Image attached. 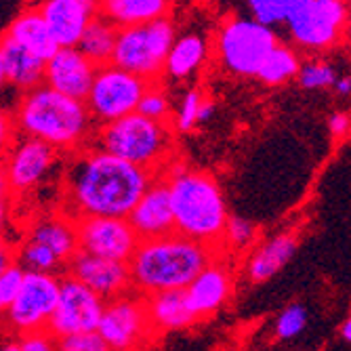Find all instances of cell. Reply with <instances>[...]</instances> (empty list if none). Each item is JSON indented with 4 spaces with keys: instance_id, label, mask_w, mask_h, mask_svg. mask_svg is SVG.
Returning <instances> with one entry per match:
<instances>
[{
    "instance_id": "6da1fadb",
    "label": "cell",
    "mask_w": 351,
    "mask_h": 351,
    "mask_svg": "<svg viewBox=\"0 0 351 351\" xmlns=\"http://www.w3.org/2000/svg\"><path fill=\"white\" fill-rule=\"evenodd\" d=\"M156 175L97 147L72 152L66 169V213L72 219L86 215L126 217Z\"/></svg>"
},
{
    "instance_id": "7a4b0ae2",
    "label": "cell",
    "mask_w": 351,
    "mask_h": 351,
    "mask_svg": "<svg viewBox=\"0 0 351 351\" xmlns=\"http://www.w3.org/2000/svg\"><path fill=\"white\" fill-rule=\"evenodd\" d=\"M13 114L21 135L36 137L59 154H72L90 145L97 129L82 99L63 95L45 82L21 93Z\"/></svg>"
},
{
    "instance_id": "3957f363",
    "label": "cell",
    "mask_w": 351,
    "mask_h": 351,
    "mask_svg": "<svg viewBox=\"0 0 351 351\" xmlns=\"http://www.w3.org/2000/svg\"><path fill=\"white\" fill-rule=\"evenodd\" d=\"M215 254V248L179 232L139 240L129 259L133 291L141 295L183 291L210 263Z\"/></svg>"
},
{
    "instance_id": "277c9868",
    "label": "cell",
    "mask_w": 351,
    "mask_h": 351,
    "mask_svg": "<svg viewBox=\"0 0 351 351\" xmlns=\"http://www.w3.org/2000/svg\"><path fill=\"white\" fill-rule=\"evenodd\" d=\"M162 175L171 191L175 232L219 252L223 246V230L230 217L219 183L204 171L187 169L173 160Z\"/></svg>"
},
{
    "instance_id": "5b68a950",
    "label": "cell",
    "mask_w": 351,
    "mask_h": 351,
    "mask_svg": "<svg viewBox=\"0 0 351 351\" xmlns=\"http://www.w3.org/2000/svg\"><path fill=\"white\" fill-rule=\"evenodd\" d=\"M90 143L158 175L173 160L175 137L169 120H154L131 112L118 120L97 124Z\"/></svg>"
},
{
    "instance_id": "8992f818",
    "label": "cell",
    "mask_w": 351,
    "mask_h": 351,
    "mask_svg": "<svg viewBox=\"0 0 351 351\" xmlns=\"http://www.w3.org/2000/svg\"><path fill=\"white\" fill-rule=\"evenodd\" d=\"M175 38V23L169 17L118 27L112 63L141 76L147 82L162 80L165 61Z\"/></svg>"
},
{
    "instance_id": "52a82bcc",
    "label": "cell",
    "mask_w": 351,
    "mask_h": 351,
    "mask_svg": "<svg viewBox=\"0 0 351 351\" xmlns=\"http://www.w3.org/2000/svg\"><path fill=\"white\" fill-rule=\"evenodd\" d=\"M76 250L78 238L74 219L61 213L38 219L27 230L19 246H15V259L32 271L63 274Z\"/></svg>"
},
{
    "instance_id": "ba28073f",
    "label": "cell",
    "mask_w": 351,
    "mask_h": 351,
    "mask_svg": "<svg viewBox=\"0 0 351 351\" xmlns=\"http://www.w3.org/2000/svg\"><path fill=\"white\" fill-rule=\"evenodd\" d=\"M276 45V32L257 19H228L217 34L219 61L234 76H257L261 61Z\"/></svg>"
},
{
    "instance_id": "9c48e42d",
    "label": "cell",
    "mask_w": 351,
    "mask_h": 351,
    "mask_svg": "<svg viewBox=\"0 0 351 351\" xmlns=\"http://www.w3.org/2000/svg\"><path fill=\"white\" fill-rule=\"evenodd\" d=\"M97 332L108 349L118 351L149 347L160 337L149 320L145 295L137 291H129L106 301Z\"/></svg>"
},
{
    "instance_id": "30bf717a",
    "label": "cell",
    "mask_w": 351,
    "mask_h": 351,
    "mask_svg": "<svg viewBox=\"0 0 351 351\" xmlns=\"http://www.w3.org/2000/svg\"><path fill=\"white\" fill-rule=\"evenodd\" d=\"M149 82L141 76L118 68L116 63L97 66L84 104L97 124L118 120L131 112H137L139 99Z\"/></svg>"
},
{
    "instance_id": "8fae6325",
    "label": "cell",
    "mask_w": 351,
    "mask_h": 351,
    "mask_svg": "<svg viewBox=\"0 0 351 351\" xmlns=\"http://www.w3.org/2000/svg\"><path fill=\"white\" fill-rule=\"evenodd\" d=\"M61 274L25 269L23 284L13 303L3 311L7 326L15 332H29L49 326L59 297Z\"/></svg>"
},
{
    "instance_id": "7c38bea8",
    "label": "cell",
    "mask_w": 351,
    "mask_h": 351,
    "mask_svg": "<svg viewBox=\"0 0 351 351\" xmlns=\"http://www.w3.org/2000/svg\"><path fill=\"white\" fill-rule=\"evenodd\" d=\"M347 19V7L339 0H301L286 25L299 47L322 51L337 45Z\"/></svg>"
},
{
    "instance_id": "4fadbf2b",
    "label": "cell",
    "mask_w": 351,
    "mask_h": 351,
    "mask_svg": "<svg viewBox=\"0 0 351 351\" xmlns=\"http://www.w3.org/2000/svg\"><path fill=\"white\" fill-rule=\"evenodd\" d=\"M104 305L106 301L97 293H93L88 286H84L70 274H61L57 305L47 328L55 337V341L74 332L97 330Z\"/></svg>"
},
{
    "instance_id": "5bb4252c",
    "label": "cell",
    "mask_w": 351,
    "mask_h": 351,
    "mask_svg": "<svg viewBox=\"0 0 351 351\" xmlns=\"http://www.w3.org/2000/svg\"><path fill=\"white\" fill-rule=\"evenodd\" d=\"M78 248L99 257L129 261L139 244V236L126 217L86 215L74 219Z\"/></svg>"
},
{
    "instance_id": "9a60e30c",
    "label": "cell",
    "mask_w": 351,
    "mask_h": 351,
    "mask_svg": "<svg viewBox=\"0 0 351 351\" xmlns=\"http://www.w3.org/2000/svg\"><path fill=\"white\" fill-rule=\"evenodd\" d=\"M57 158L59 152L53 145L36 137H17V141L3 158L11 194L17 196L40 185L55 169Z\"/></svg>"
},
{
    "instance_id": "2e32d148",
    "label": "cell",
    "mask_w": 351,
    "mask_h": 351,
    "mask_svg": "<svg viewBox=\"0 0 351 351\" xmlns=\"http://www.w3.org/2000/svg\"><path fill=\"white\" fill-rule=\"evenodd\" d=\"M63 274H70L72 278L88 286V289L93 293H97L104 301L133 291L129 261L99 257V254H93L80 248L68 261Z\"/></svg>"
},
{
    "instance_id": "e0dca14e",
    "label": "cell",
    "mask_w": 351,
    "mask_h": 351,
    "mask_svg": "<svg viewBox=\"0 0 351 351\" xmlns=\"http://www.w3.org/2000/svg\"><path fill=\"white\" fill-rule=\"evenodd\" d=\"M141 240L158 238L175 232V217L171 206V191L162 173H158L139 196L131 213L126 215Z\"/></svg>"
},
{
    "instance_id": "ac0fdd59",
    "label": "cell",
    "mask_w": 351,
    "mask_h": 351,
    "mask_svg": "<svg viewBox=\"0 0 351 351\" xmlns=\"http://www.w3.org/2000/svg\"><path fill=\"white\" fill-rule=\"evenodd\" d=\"M95 72L97 66L78 47H59L45 61V84L84 101Z\"/></svg>"
},
{
    "instance_id": "d6986e66",
    "label": "cell",
    "mask_w": 351,
    "mask_h": 351,
    "mask_svg": "<svg viewBox=\"0 0 351 351\" xmlns=\"http://www.w3.org/2000/svg\"><path fill=\"white\" fill-rule=\"evenodd\" d=\"M38 11L59 47H76L84 27L99 15V0H43Z\"/></svg>"
},
{
    "instance_id": "ffe728a7",
    "label": "cell",
    "mask_w": 351,
    "mask_h": 351,
    "mask_svg": "<svg viewBox=\"0 0 351 351\" xmlns=\"http://www.w3.org/2000/svg\"><path fill=\"white\" fill-rule=\"evenodd\" d=\"M183 293H185L191 313H194L196 320L200 322L202 317H208L210 313L221 309L230 299L232 295L230 269L223 265L215 254L210 263L185 286Z\"/></svg>"
},
{
    "instance_id": "44dd1931",
    "label": "cell",
    "mask_w": 351,
    "mask_h": 351,
    "mask_svg": "<svg viewBox=\"0 0 351 351\" xmlns=\"http://www.w3.org/2000/svg\"><path fill=\"white\" fill-rule=\"evenodd\" d=\"M0 53H3L7 86L19 95L45 82V59L29 53L7 34L0 36Z\"/></svg>"
},
{
    "instance_id": "7402d4cb",
    "label": "cell",
    "mask_w": 351,
    "mask_h": 351,
    "mask_svg": "<svg viewBox=\"0 0 351 351\" xmlns=\"http://www.w3.org/2000/svg\"><path fill=\"white\" fill-rule=\"evenodd\" d=\"M145 305H147L149 320L158 335L185 330L198 322L187 305L183 291H160V293L145 295Z\"/></svg>"
},
{
    "instance_id": "603a6c76",
    "label": "cell",
    "mask_w": 351,
    "mask_h": 351,
    "mask_svg": "<svg viewBox=\"0 0 351 351\" xmlns=\"http://www.w3.org/2000/svg\"><path fill=\"white\" fill-rule=\"evenodd\" d=\"M7 36L21 45L23 49H27L29 53L43 57L45 61L59 49L53 32L49 29L38 9H27L19 13V17L13 19V23L9 25Z\"/></svg>"
},
{
    "instance_id": "cb8c5ba5",
    "label": "cell",
    "mask_w": 351,
    "mask_h": 351,
    "mask_svg": "<svg viewBox=\"0 0 351 351\" xmlns=\"http://www.w3.org/2000/svg\"><path fill=\"white\" fill-rule=\"evenodd\" d=\"M171 9V0H99V15L110 19L116 27L169 17Z\"/></svg>"
},
{
    "instance_id": "d4e9b609",
    "label": "cell",
    "mask_w": 351,
    "mask_h": 351,
    "mask_svg": "<svg viewBox=\"0 0 351 351\" xmlns=\"http://www.w3.org/2000/svg\"><path fill=\"white\" fill-rule=\"evenodd\" d=\"M206 55H208V47L200 34H183L175 38L165 61L162 78L175 80V82L187 80L202 68Z\"/></svg>"
},
{
    "instance_id": "484cf974",
    "label": "cell",
    "mask_w": 351,
    "mask_h": 351,
    "mask_svg": "<svg viewBox=\"0 0 351 351\" xmlns=\"http://www.w3.org/2000/svg\"><path fill=\"white\" fill-rule=\"evenodd\" d=\"M297 250V238L282 234L276 236L274 240L265 242L261 248L254 250L246 265V276L250 282H265L274 274H278L286 263L293 259V254Z\"/></svg>"
},
{
    "instance_id": "4316f807",
    "label": "cell",
    "mask_w": 351,
    "mask_h": 351,
    "mask_svg": "<svg viewBox=\"0 0 351 351\" xmlns=\"http://www.w3.org/2000/svg\"><path fill=\"white\" fill-rule=\"evenodd\" d=\"M116 34H118V27L110 19L97 15L84 27L76 47L95 63V66H104V63L112 61Z\"/></svg>"
},
{
    "instance_id": "83f0119b",
    "label": "cell",
    "mask_w": 351,
    "mask_h": 351,
    "mask_svg": "<svg viewBox=\"0 0 351 351\" xmlns=\"http://www.w3.org/2000/svg\"><path fill=\"white\" fill-rule=\"evenodd\" d=\"M299 57L291 47H284V45H276L265 59L261 61V66L257 70V78L265 84L278 86L284 84L286 80H291L297 76L299 72Z\"/></svg>"
},
{
    "instance_id": "f1b7e54d",
    "label": "cell",
    "mask_w": 351,
    "mask_h": 351,
    "mask_svg": "<svg viewBox=\"0 0 351 351\" xmlns=\"http://www.w3.org/2000/svg\"><path fill=\"white\" fill-rule=\"evenodd\" d=\"M246 3L254 19L274 27L286 23V19L301 0H246Z\"/></svg>"
},
{
    "instance_id": "f546056e",
    "label": "cell",
    "mask_w": 351,
    "mask_h": 351,
    "mask_svg": "<svg viewBox=\"0 0 351 351\" xmlns=\"http://www.w3.org/2000/svg\"><path fill=\"white\" fill-rule=\"evenodd\" d=\"M137 112L147 118H154V120H169L171 99H169V95L160 80L149 82L145 86L141 99H139V106H137Z\"/></svg>"
},
{
    "instance_id": "4dcf8cb0",
    "label": "cell",
    "mask_w": 351,
    "mask_h": 351,
    "mask_svg": "<svg viewBox=\"0 0 351 351\" xmlns=\"http://www.w3.org/2000/svg\"><path fill=\"white\" fill-rule=\"evenodd\" d=\"M297 78H299V84L303 88L313 90V88L332 86L335 80H337V74H335V68L330 66V63L309 61V63H303V66H299Z\"/></svg>"
},
{
    "instance_id": "1f68e13d",
    "label": "cell",
    "mask_w": 351,
    "mask_h": 351,
    "mask_svg": "<svg viewBox=\"0 0 351 351\" xmlns=\"http://www.w3.org/2000/svg\"><path fill=\"white\" fill-rule=\"evenodd\" d=\"M257 238V228L244 217H228L226 230H223V244H228L236 250L246 248Z\"/></svg>"
},
{
    "instance_id": "d6a6232c",
    "label": "cell",
    "mask_w": 351,
    "mask_h": 351,
    "mask_svg": "<svg viewBox=\"0 0 351 351\" xmlns=\"http://www.w3.org/2000/svg\"><path fill=\"white\" fill-rule=\"evenodd\" d=\"M23 276H25V267L17 259L11 261L5 269H0V307H3V311L17 297L23 284Z\"/></svg>"
},
{
    "instance_id": "836d02e7",
    "label": "cell",
    "mask_w": 351,
    "mask_h": 351,
    "mask_svg": "<svg viewBox=\"0 0 351 351\" xmlns=\"http://www.w3.org/2000/svg\"><path fill=\"white\" fill-rule=\"evenodd\" d=\"M305 324H307V311L295 303L291 307H286L276 320V337L282 341L293 339L305 328Z\"/></svg>"
},
{
    "instance_id": "e575fe53",
    "label": "cell",
    "mask_w": 351,
    "mask_h": 351,
    "mask_svg": "<svg viewBox=\"0 0 351 351\" xmlns=\"http://www.w3.org/2000/svg\"><path fill=\"white\" fill-rule=\"evenodd\" d=\"M55 349L63 351H106V343L99 337L97 330H84V332H74L66 335L55 341Z\"/></svg>"
},
{
    "instance_id": "d590c367",
    "label": "cell",
    "mask_w": 351,
    "mask_h": 351,
    "mask_svg": "<svg viewBox=\"0 0 351 351\" xmlns=\"http://www.w3.org/2000/svg\"><path fill=\"white\" fill-rule=\"evenodd\" d=\"M202 101V95L198 90H187L183 95V99L177 110V120H175V129L181 133L191 131L198 124V108Z\"/></svg>"
},
{
    "instance_id": "8d00e7d4",
    "label": "cell",
    "mask_w": 351,
    "mask_h": 351,
    "mask_svg": "<svg viewBox=\"0 0 351 351\" xmlns=\"http://www.w3.org/2000/svg\"><path fill=\"white\" fill-rule=\"evenodd\" d=\"M5 349H17V351H49V349H55V337L49 332V328L29 330V332L17 335V341L5 345Z\"/></svg>"
},
{
    "instance_id": "74e56055",
    "label": "cell",
    "mask_w": 351,
    "mask_h": 351,
    "mask_svg": "<svg viewBox=\"0 0 351 351\" xmlns=\"http://www.w3.org/2000/svg\"><path fill=\"white\" fill-rule=\"evenodd\" d=\"M17 137H19V129H17L13 110L0 106V160H3L5 154L17 141Z\"/></svg>"
},
{
    "instance_id": "f35d334b",
    "label": "cell",
    "mask_w": 351,
    "mask_h": 351,
    "mask_svg": "<svg viewBox=\"0 0 351 351\" xmlns=\"http://www.w3.org/2000/svg\"><path fill=\"white\" fill-rule=\"evenodd\" d=\"M328 126H330V133H332L335 137H343V135H347L349 129H351V118H349V114H345V112H335V114L330 116V120H328Z\"/></svg>"
},
{
    "instance_id": "ab89813d",
    "label": "cell",
    "mask_w": 351,
    "mask_h": 351,
    "mask_svg": "<svg viewBox=\"0 0 351 351\" xmlns=\"http://www.w3.org/2000/svg\"><path fill=\"white\" fill-rule=\"evenodd\" d=\"M11 261H15V246L0 236V269H5Z\"/></svg>"
},
{
    "instance_id": "60d3db41",
    "label": "cell",
    "mask_w": 351,
    "mask_h": 351,
    "mask_svg": "<svg viewBox=\"0 0 351 351\" xmlns=\"http://www.w3.org/2000/svg\"><path fill=\"white\" fill-rule=\"evenodd\" d=\"M11 198H0V236H3L7 223H9V213H11Z\"/></svg>"
},
{
    "instance_id": "b9f144b4",
    "label": "cell",
    "mask_w": 351,
    "mask_h": 351,
    "mask_svg": "<svg viewBox=\"0 0 351 351\" xmlns=\"http://www.w3.org/2000/svg\"><path fill=\"white\" fill-rule=\"evenodd\" d=\"M215 114V104L210 99H204L200 101V108H198V122H206L210 120V116Z\"/></svg>"
},
{
    "instance_id": "7bdbcfd3",
    "label": "cell",
    "mask_w": 351,
    "mask_h": 351,
    "mask_svg": "<svg viewBox=\"0 0 351 351\" xmlns=\"http://www.w3.org/2000/svg\"><path fill=\"white\" fill-rule=\"evenodd\" d=\"M9 196H13V194H11V187L7 181L5 165H3V160H0V198H9Z\"/></svg>"
},
{
    "instance_id": "ee69618b",
    "label": "cell",
    "mask_w": 351,
    "mask_h": 351,
    "mask_svg": "<svg viewBox=\"0 0 351 351\" xmlns=\"http://www.w3.org/2000/svg\"><path fill=\"white\" fill-rule=\"evenodd\" d=\"M332 86H335V90H337L339 95H349V93H351V76L337 78Z\"/></svg>"
},
{
    "instance_id": "f6af8a7d",
    "label": "cell",
    "mask_w": 351,
    "mask_h": 351,
    "mask_svg": "<svg viewBox=\"0 0 351 351\" xmlns=\"http://www.w3.org/2000/svg\"><path fill=\"white\" fill-rule=\"evenodd\" d=\"M341 337L351 345V315L347 317V320H345V324L341 326Z\"/></svg>"
},
{
    "instance_id": "bcb514c9",
    "label": "cell",
    "mask_w": 351,
    "mask_h": 351,
    "mask_svg": "<svg viewBox=\"0 0 351 351\" xmlns=\"http://www.w3.org/2000/svg\"><path fill=\"white\" fill-rule=\"evenodd\" d=\"M7 88V74H5V63H3V53H0V93Z\"/></svg>"
},
{
    "instance_id": "7dc6e473",
    "label": "cell",
    "mask_w": 351,
    "mask_h": 351,
    "mask_svg": "<svg viewBox=\"0 0 351 351\" xmlns=\"http://www.w3.org/2000/svg\"><path fill=\"white\" fill-rule=\"evenodd\" d=\"M339 3H345V0H339Z\"/></svg>"
},
{
    "instance_id": "c3c4849f",
    "label": "cell",
    "mask_w": 351,
    "mask_h": 351,
    "mask_svg": "<svg viewBox=\"0 0 351 351\" xmlns=\"http://www.w3.org/2000/svg\"><path fill=\"white\" fill-rule=\"evenodd\" d=\"M0 313H3V307H0Z\"/></svg>"
},
{
    "instance_id": "681fc988",
    "label": "cell",
    "mask_w": 351,
    "mask_h": 351,
    "mask_svg": "<svg viewBox=\"0 0 351 351\" xmlns=\"http://www.w3.org/2000/svg\"><path fill=\"white\" fill-rule=\"evenodd\" d=\"M349 27H351V25H349Z\"/></svg>"
}]
</instances>
